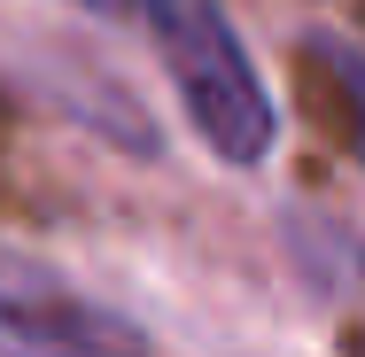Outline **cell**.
<instances>
[{
    "label": "cell",
    "instance_id": "obj_1",
    "mask_svg": "<svg viewBox=\"0 0 365 357\" xmlns=\"http://www.w3.org/2000/svg\"><path fill=\"white\" fill-rule=\"evenodd\" d=\"M140 16L155 24L163 71L179 86L202 148L225 155V163H264L272 140H280V109H272L264 78L249 63L241 31L225 24V8L218 0H140Z\"/></svg>",
    "mask_w": 365,
    "mask_h": 357
},
{
    "label": "cell",
    "instance_id": "obj_2",
    "mask_svg": "<svg viewBox=\"0 0 365 357\" xmlns=\"http://www.w3.org/2000/svg\"><path fill=\"white\" fill-rule=\"evenodd\" d=\"M0 357H155L133 319L0 249Z\"/></svg>",
    "mask_w": 365,
    "mask_h": 357
},
{
    "label": "cell",
    "instance_id": "obj_3",
    "mask_svg": "<svg viewBox=\"0 0 365 357\" xmlns=\"http://www.w3.org/2000/svg\"><path fill=\"white\" fill-rule=\"evenodd\" d=\"M311 55L342 86V101H350V148H358V163H365V47H350V39H311Z\"/></svg>",
    "mask_w": 365,
    "mask_h": 357
},
{
    "label": "cell",
    "instance_id": "obj_4",
    "mask_svg": "<svg viewBox=\"0 0 365 357\" xmlns=\"http://www.w3.org/2000/svg\"><path fill=\"white\" fill-rule=\"evenodd\" d=\"M78 8H101V16H133L140 0H78Z\"/></svg>",
    "mask_w": 365,
    "mask_h": 357
}]
</instances>
